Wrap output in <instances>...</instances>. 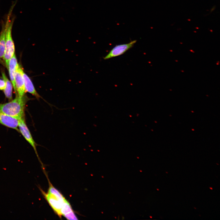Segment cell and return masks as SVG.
Wrapping results in <instances>:
<instances>
[{"mask_svg":"<svg viewBox=\"0 0 220 220\" xmlns=\"http://www.w3.org/2000/svg\"><path fill=\"white\" fill-rule=\"evenodd\" d=\"M29 98L25 94L21 97L16 95L9 102L0 104V110L6 115L20 119L24 116L26 104Z\"/></svg>","mask_w":220,"mask_h":220,"instance_id":"cell-1","label":"cell"},{"mask_svg":"<svg viewBox=\"0 0 220 220\" xmlns=\"http://www.w3.org/2000/svg\"><path fill=\"white\" fill-rule=\"evenodd\" d=\"M15 5L14 3L10 8L5 22L6 27V46L3 59L7 69L9 61L15 53V46L12 35V28L14 20V17L12 16V14Z\"/></svg>","mask_w":220,"mask_h":220,"instance_id":"cell-2","label":"cell"},{"mask_svg":"<svg viewBox=\"0 0 220 220\" xmlns=\"http://www.w3.org/2000/svg\"><path fill=\"white\" fill-rule=\"evenodd\" d=\"M18 128L19 132L32 147L39 161L42 164L38 156L37 150L36 146L38 145L34 140L31 132L26 125L24 117L20 119Z\"/></svg>","mask_w":220,"mask_h":220,"instance_id":"cell-3","label":"cell"},{"mask_svg":"<svg viewBox=\"0 0 220 220\" xmlns=\"http://www.w3.org/2000/svg\"><path fill=\"white\" fill-rule=\"evenodd\" d=\"M38 188L45 198L46 199L54 212L60 218H61V208L63 204L66 199L62 200L56 197L48 192L46 193L40 188L39 187Z\"/></svg>","mask_w":220,"mask_h":220,"instance_id":"cell-4","label":"cell"},{"mask_svg":"<svg viewBox=\"0 0 220 220\" xmlns=\"http://www.w3.org/2000/svg\"><path fill=\"white\" fill-rule=\"evenodd\" d=\"M136 42V40H134L128 43L116 46L103 57L104 59L107 60L123 54L133 47Z\"/></svg>","mask_w":220,"mask_h":220,"instance_id":"cell-5","label":"cell"},{"mask_svg":"<svg viewBox=\"0 0 220 220\" xmlns=\"http://www.w3.org/2000/svg\"><path fill=\"white\" fill-rule=\"evenodd\" d=\"M23 70L21 66L19 64L16 69L15 75V82L17 95L21 97L25 94Z\"/></svg>","mask_w":220,"mask_h":220,"instance_id":"cell-6","label":"cell"},{"mask_svg":"<svg viewBox=\"0 0 220 220\" xmlns=\"http://www.w3.org/2000/svg\"><path fill=\"white\" fill-rule=\"evenodd\" d=\"M20 120L9 116L0 110V124L19 131L18 128Z\"/></svg>","mask_w":220,"mask_h":220,"instance_id":"cell-7","label":"cell"},{"mask_svg":"<svg viewBox=\"0 0 220 220\" xmlns=\"http://www.w3.org/2000/svg\"><path fill=\"white\" fill-rule=\"evenodd\" d=\"M18 64L15 53L9 61L8 69L9 70L10 81L13 85L16 95H17V93L15 82V75L16 69Z\"/></svg>","mask_w":220,"mask_h":220,"instance_id":"cell-8","label":"cell"},{"mask_svg":"<svg viewBox=\"0 0 220 220\" xmlns=\"http://www.w3.org/2000/svg\"><path fill=\"white\" fill-rule=\"evenodd\" d=\"M23 76L24 79L25 88L26 91L27 92L34 96L38 100L40 98L42 99L50 105H51L42 97L38 93L35 89L34 85L30 78L24 72Z\"/></svg>","mask_w":220,"mask_h":220,"instance_id":"cell-9","label":"cell"},{"mask_svg":"<svg viewBox=\"0 0 220 220\" xmlns=\"http://www.w3.org/2000/svg\"><path fill=\"white\" fill-rule=\"evenodd\" d=\"M61 214L67 219L78 220L69 203L66 199L64 202L61 211Z\"/></svg>","mask_w":220,"mask_h":220,"instance_id":"cell-10","label":"cell"},{"mask_svg":"<svg viewBox=\"0 0 220 220\" xmlns=\"http://www.w3.org/2000/svg\"><path fill=\"white\" fill-rule=\"evenodd\" d=\"M2 77L5 82V87L3 90L6 97L9 100H12V91L13 87L11 82L7 78L4 71H2Z\"/></svg>","mask_w":220,"mask_h":220,"instance_id":"cell-11","label":"cell"},{"mask_svg":"<svg viewBox=\"0 0 220 220\" xmlns=\"http://www.w3.org/2000/svg\"><path fill=\"white\" fill-rule=\"evenodd\" d=\"M6 33L5 24L3 22L0 33V59L3 58L6 46Z\"/></svg>","mask_w":220,"mask_h":220,"instance_id":"cell-12","label":"cell"},{"mask_svg":"<svg viewBox=\"0 0 220 220\" xmlns=\"http://www.w3.org/2000/svg\"><path fill=\"white\" fill-rule=\"evenodd\" d=\"M48 180L49 182V188L48 192L58 198L62 200L65 199V198L62 194L52 185L48 179Z\"/></svg>","mask_w":220,"mask_h":220,"instance_id":"cell-13","label":"cell"},{"mask_svg":"<svg viewBox=\"0 0 220 220\" xmlns=\"http://www.w3.org/2000/svg\"><path fill=\"white\" fill-rule=\"evenodd\" d=\"M5 82L4 80L0 79V90H4L5 87Z\"/></svg>","mask_w":220,"mask_h":220,"instance_id":"cell-14","label":"cell"},{"mask_svg":"<svg viewBox=\"0 0 220 220\" xmlns=\"http://www.w3.org/2000/svg\"><path fill=\"white\" fill-rule=\"evenodd\" d=\"M215 9V7H213L211 9V12H212V11H213L214 10V9Z\"/></svg>","mask_w":220,"mask_h":220,"instance_id":"cell-15","label":"cell"}]
</instances>
